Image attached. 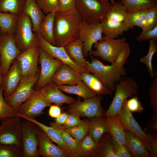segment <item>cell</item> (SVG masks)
<instances>
[{
    "instance_id": "obj_1",
    "label": "cell",
    "mask_w": 157,
    "mask_h": 157,
    "mask_svg": "<svg viewBox=\"0 0 157 157\" xmlns=\"http://www.w3.org/2000/svg\"><path fill=\"white\" fill-rule=\"evenodd\" d=\"M83 22L76 8L55 13L54 20V45L64 47L79 38Z\"/></svg>"
},
{
    "instance_id": "obj_2",
    "label": "cell",
    "mask_w": 157,
    "mask_h": 157,
    "mask_svg": "<svg viewBox=\"0 0 157 157\" xmlns=\"http://www.w3.org/2000/svg\"><path fill=\"white\" fill-rule=\"evenodd\" d=\"M110 65L104 64L98 57L92 56L90 62H88L86 69L98 78L112 92L115 90L116 83L126 75L124 67L119 68L114 63Z\"/></svg>"
},
{
    "instance_id": "obj_3",
    "label": "cell",
    "mask_w": 157,
    "mask_h": 157,
    "mask_svg": "<svg viewBox=\"0 0 157 157\" xmlns=\"http://www.w3.org/2000/svg\"><path fill=\"white\" fill-rule=\"evenodd\" d=\"M115 93L111 103L104 114L105 117L119 114L125 100L128 97L136 96L139 88L137 82L132 77H122L115 85Z\"/></svg>"
},
{
    "instance_id": "obj_4",
    "label": "cell",
    "mask_w": 157,
    "mask_h": 157,
    "mask_svg": "<svg viewBox=\"0 0 157 157\" xmlns=\"http://www.w3.org/2000/svg\"><path fill=\"white\" fill-rule=\"evenodd\" d=\"M14 38L17 48L22 52L38 45L37 37L33 30L31 19L23 12L17 14Z\"/></svg>"
},
{
    "instance_id": "obj_5",
    "label": "cell",
    "mask_w": 157,
    "mask_h": 157,
    "mask_svg": "<svg viewBox=\"0 0 157 157\" xmlns=\"http://www.w3.org/2000/svg\"><path fill=\"white\" fill-rule=\"evenodd\" d=\"M75 4L83 20L88 23H100L110 8V3L105 4L99 0H75Z\"/></svg>"
},
{
    "instance_id": "obj_6",
    "label": "cell",
    "mask_w": 157,
    "mask_h": 157,
    "mask_svg": "<svg viewBox=\"0 0 157 157\" xmlns=\"http://www.w3.org/2000/svg\"><path fill=\"white\" fill-rule=\"evenodd\" d=\"M21 118L16 115L2 119L0 123V144L22 149Z\"/></svg>"
},
{
    "instance_id": "obj_7",
    "label": "cell",
    "mask_w": 157,
    "mask_h": 157,
    "mask_svg": "<svg viewBox=\"0 0 157 157\" xmlns=\"http://www.w3.org/2000/svg\"><path fill=\"white\" fill-rule=\"evenodd\" d=\"M126 41L124 37L116 39L104 36L102 40L94 44L93 47L95 50H92L90 55L113 63Z\"/></svg>"
},
{
    "instance_id": "obj_8",
    "label": "cell",
    "mask_w": 157,
    "mask_h": 157,
    "mask_svg": "<svg viewBox=\"0 0 157 157\" xmlns=\"http://www.w3.org/2000/svg\"><path fill=\"white\" fill-rule=\"evenodd\" d=\"M40 72L34 74L23 76L15 92L11 95L5 98L9 106L17 111L21 104L35 90L34 87L39 79Z\"/></svg>"
},
{
    "instance_id": "obj_9",
    "label": "cell",
    "mask_w": 157,
    "mask_h": 157,
    "mask_svg": "<svg viewBox=\"0 0 157 157\" xmlns=\"http://www.w3.org/2000/svg\"><path fill=\"white\" fill-rule=\"evenodd\" d=\"M22 52L16 45L14 34L1 33L0 37V53L1 59V70L3 76L6 74L13 61Z\"/></svg>"
},
{
    "instance_id": "obj_10",
    "label": "cell",
    "mask_w": 157,
    "mask_h": 157,
    "mask_svg": "<svg viewBox=\"0 0 157 157\" xmlns=\"http://www.w3.org/2000/svg\"><path fill=\"white\" fill-rule=\"evenodd\" d=\"M40 89L35 90L31 95L19 106L17 112L27 117L35 119L42 114L44 109L50 106Z\"/></svg>"
},
{
    "instance_id": "obj_11",
    "label": "cell",
    "mask_w": 157,
    "mask_h": 157,
    "mask_svg": "<svg viewBox=\"0 0 157 157\" xmlns=\"http://www.w3.org/2000/svg\"><path fill=\"white\" fill-rule=\"evenodd\" d=\"M102 96L92 99L84 100L83 101H76L69 107L67 112L76 115L80 117L92 118L101 117L104 115L101 106Z\"/></svg>"
},
{
    "instance_id": "obj_12",
    "label": "cell",
    "mask_w": 157,
    "mask_h": 157,
    "mask_svg": "<svg viewBox=\"0 0 157 157\" xmlns=\"http://www.w3.org/2000/svg\"><path fill=\"white\" fill-rule=\"evenodd\" d=\"M100 23H88L83 21L79 34V38L83 43V52L87 57L92 50L94 44L103 39Z\"/></svg>"
},
{
    "instance_id": "obj_13",
    "label": "cell",
    "mask_w": 157,
    "mask_h": 157,
    "mask_svg": "<svg viewBox=\"0 0 157 157\" xmlns=\"http://www.w3.org/2000/svg\"><path fill=\"white\" fill-rule=\"evenodd\" d=\"M39 62L41 69L35 90L40 89L47 83L51 82L55 73L63 63L61 60L50 56L40 48Z\"/></svg>"
},
{
    "instance_id": "obj_14",
    "label": "cell",
    "mask_w": 157,
    "mask_h": 157,
    "mask_svg": "<svg viewBox=\"0 0 157 157\" xmlns=\"http://www.w3.org/2000/svg\"><path fill=\"white\" fill-rule=\"evenodd\" d=\"M21 125L22 157H39L35 124L26 120L21 122Z\"/></svg>"
},
{
    "instance_id": "obj_15",
    "label": "cell",
    "mask_w": 157,
    "mask_h": 157,
    "mask_svg": "<svg viewBox=\"0 0 157 157\" xmlns=\"http://www.w3.org/2000/svg\"><path fill=\"white\" fill-rule=\"evenodd\" d=\"M35 33L40 48L49 56L69 65L80 74L85 72H90L86 69L75 63L69 56L64 47L53 45L44 40L40 34Z\"/></svg>"
},
{
    "instance_id": "obj_16",
    "label": "cell",
    "mask_w": 157,
    "mask_h": 157,
    "mask_svg": "<svg viewBox=\"0 0 157 157\" xmlns=\"http://www.w3.org/2000/svg\"><path fill=\"white\" fill-rule=\"evenodd\" d=\"M35 126L38 139V153L39 156L70 157L66 151L54 144L45 133L38 126L35 124Z\"/></svg>"
},
{
    "instance_id": "obj_17",
    "label": "cell",
    "mask_w": 157,
    "mask_h": 157,
    "mask_svg": "<svg viewBox=\"0 0 157 157\" xmlns=\"http://www.w3.org/2000/svg\"><path fill=\"white\" fill-rule=\"evenodd\" d=\"M40 54L38 45L22 52L16 58L23 76L34 74L40 71L38 68Z\"/></svg>"
},
{
    "instance_id": "obj_18",
    "label": "cell",
    "mask_w": 157,
    "mask_h": 157,
    "mask_svg": "<svg viewBox=\"0 0 157 157\" xmlns=\"http://www.w3.org/2000/svg\"><path fill=\"white\" fill-rule=\"evenodd\" d=\"M126 100L124 101L121 111L117 115L120 122L126 130L131 132L142 141L148 150V135L142 129L133 117L132 112L127 107Z\"/></svg>"
},
{
    "instance_id": "obj_19",
    "label": "cell",
    "mask_w": 157,
    "mask_h": 157,
    "mask_svg": "<svg viewBox=\"0 0 157 157\" xmlns=\"http://www.w3.org/2000/svg\"><path fill=\"white\" fill-rule=\"evenodd\" d=\"M23 76L19 63L16 59L3 76L1 85L4 99L11 95L19 85Z\"/></svg>"
},
{
    "instance_id": "obj_20",
    "label": "cell",
    "mask_w": 157,
    "mask_h": 157,
    "mask_svg": "<svg viewBox=\"0 0 157 157\" xmlns=\"http://www.w3.org/2000/svg\"><path fill=\"white\" fill-rule=\"evenodd\" d=\"M81 81V74L64 63L56 71L51 80V82L57 86L74 85Z\"/></svg>"
},
{
    "instance_id": "obj_21",
    "label": "cell",
    "mask_w": 157,
    "mask_h": 157,
    "mask_svg": "<svg viewBox=\"0 0 157 157\" xmlns=\"http://www.w3.org/2000/svg\"><path fill=\"white\" fill-rule=\"evenodd\" d=\"M40 90L46 100L51 104L60 106L64 104L71 105L76 101L63 93L58 86L52 82L47 83Z\"/></svg>"
},
{
    "instance_id": "obj_22",
    "label": "cell",
    "mask_w": 157,
    "mask_h": 157,
    "mask_svg": "<svg viewBox=\"0 0 157 157\" xmlns=\"http://www.w3.org/2000/svg\"><path fill=\"white\" fill-rule=\"evenodd\" d=\"M16 115L36 124L45 133L53 142L55 143L58 147L66 151L70 157H72V153L69 148L64 141L57 130L50 126H47L42 124L35 119L29 118L17 113Z\"/></svg>"
},
{
    "instance_id": "obj_23",
    "label": "cell",
    "mask_w": 157,
    "mask_h": 157,
    "mask_svg": "<svg viewBox=\"0 0 157 157\" xmlns=\"http://www.w3.org/2000/svg\"><path fill=\"white\" fill-rule=\"evenodd\" d=\"M23 12L30 18L33 31L39 34L40 26L45 16L37 3L36 0H26Z\"/></svg>"
},
{
    "instance_id": "obj_24",
    "label": "cell",
    "mask_w": 157,
    "mask_h": 157,
    "mask_svg": "<svg viewBox=\"0 0 157 157\" xmlns=\"http://www.w3.org/2000/svg\"><path fill=\"white\" fill-rule=\"evenodd\" d=\"M64 47L69 56L75 63L86 69L88 61L84 56L83 43L80 38L69 43Z\"/></svg>"
},
{
    "instance_id": "obj_25",
    "label": "cell",
    "mask_w": 157,
    "mask_h": 157,
    "mask_svg": "<svg viewBox=\"0 0 157 157\" xmlns=\"http://www.w3.org/2000/svg\"><path fill=\"white\" fill-rule=\"evenodd\" d=\"M126 138L125 146L132 157H151L146 146L140 138L126 130Z\"/></svg>"
},
{
    "instance_id": "obj_26",
    "label": "cell",
    "mask_w": 157,
    "mask_h": 157,
    "mask_svg": "<svg viewBox=\"0 0 157 157\" xmlns=\"http://www.w3.org/2000/svg\"><path fill=\"white\" fill-rule=\"evenodd\" d=\"M109 128V132L112 139L118 143L125 146L126 130L120 122L118 115L106 117Z\"/></svg>"
},
{
    "instance_id": "obj_27",
    "label": "cell",
    "mask_w": 157,
    "mask_h": 157,
    "mask_svg": "<svg viewBox=\"0 0 157 157\" xmlns=\"http://www.w3.org/2000/svg\"><path fill=\"white\" fill-rule=\"evenodd\" d=\"M82 81L97 96L111 94L112 92L105 86L101 81L93 74L88 72L81 74Z\"/></svg>"
},
{
    "instance_id": "obj_28",
    "label": "cell",
    "mask_w": 157,
    "mask_h": 157,
    "mask_svg": "<svg viewBox=\"0 0 157 157\" xmlns=\"http://www.w3.org/2000/svg\"><path fill=\"white\" fill-rule=\"evenodd\" d=\"M102 33L105 36L115 39L122 35L130 28L126 26L123 22H119L106 18L101 22Z\"/></svg>"
},
{
    "instance_id": "obj_29",
    "label": "cell",
    "mask_w": 157,
    "mask_h": 157,
    "mask_svg": "<svg viewBox=\"0 0 157 157\" xmlns=\"http://www.w3.org/2000/svg\"><path fill=\"white\" fill-rule=\"evenodd\" d=\"M89 122L88 135L96 141H99L105 133L109 132L108 125L106 117H94L91 118Z\"/></svg>"
},
{
    "instance_id": "obj_30",
    "label": "cell",
    "mask_w": 157,
    "mask_h": 157,
    "mask_svg": "<svg viewBox=\"0 0 157 157\" xmlns=\"http://www.w3.org/2000/svg\"><path fill=\"white\" fill-rule=\"evenodd\" d=\"M93 140L87 135L79 142L78 147V155L85 156L97 155L100 151L103 144Z\"/></svg>"
},
{
    "instance_id": "obj_31",
    "label": "cell",
    "mask_w": 157,
    "mask_h": 157,
    "mask_svg": "<svg viewBox=\"0 0 157 157\" xmlns=\"http://www.w3.org/2000/svg\"><path fill=\"white\" fill-rule=\"evenodd\" d=\"M62 92L76 95L82 98L84 100L97 97V96L89 89L82 81L73 85H63L58 86Z\"/></svg>"
},
{
    "instance_id": "obj_32",
    "label": "cell",
    "mask_w": 157,
    "mask_h": 157,
    "mask_svg": "<svg viewBox=\"0 0 157 157\" xmlns=\"http://www.w3.org/2000/svg\"><path fill=\"white\" fill-rule=\"evenodd\" d=\"M55 13L47 14L40 27L39 34L49 43L54 45V20Z\"/></svg>"
},
{
    "instance_id": "obj_33",
    "label": "cell",
    "mask_w": 157,
    "mask_h": 157,
    "mask_svg": "<svg viewBox=\"0 0 157 157\" xmlns=\"http://www.w3.org/2000/svg\"><path fill=\"white\" fill-rule=\"evenodd\" d=\"M110 4V9L106 14V18L123 22L128 13L125 6L119 1L117 2L111 0Z\"/></svg>"
},
{
    "instance_id": "obj_34",
    "label": "cell",
    "mask_w": 157,
    "mask_h": 157,
    "mask_svg": "<svg viewBox=\"0 0 157 157\" xmlns=\"http://www.w3.org/2000/svg\"><path fill=\"white\" fill-rule=\"evenodd\" d=\"M147 10V9H145L128 12L123 23L129 28L138 26L142 29L144 26Z\"/></svg>"
},
{
    "instance_id": "obj_35",
    "label": "cell",
    "mask_w": 157,
    "mask_h": 157,
    "mask_svg": "<svg viewBox=\"0 0 157 157\" xmlns=\"http://www.w3.org/2000/svg\"><path fill=\"white\" fill-rule=\"evenodd\" d=\"M50 125L59 132L63 140L69 148L72 153V157L78 156L79 143L76 141L66 131L62 125L57 124L53 122H51Z\"/></svg>"
},
{
    "instance_id": "obj_36",
    "label": "cell",
    "mask_w": 157,
    "mask_h": 157,
    "mask_svg": "<svg viewBox=\"0 0 157 157\" xmlns=\"http://www.w3.org/2000/svg\"><path fill=\"white\" fill-rule=\"evenodd\" d=\"M17 14L0 11V31L1 33H14Z\"/></svg>"
},
{
    "instance_id": "obj_37",
    "label": "cell",
    "mask_w": 157,
    "mask_h": 157,
    "mask_svg": "<svg viewBox=\"0 0 157 157\" xmlns=\"http://www.w3.org/2000/svg\"><path fill=\"white\" fill-rule=\"evenodd\" d=\"M128 12L147 9L157 6L156 0H120Z\"/></svg>"
},
{
    "instance_id": "obj_38",
    "label": "cell",
    "mask_w": 157,
    "mask_h": 157,
    "mask_svg": "<svg viewBox=\"0 0 157 157\" xmlns=\"http://www.w3.org/2000/svg\"><path fill=\"white\" fill-rule=\"evenodd\" d=\"M26 0H0V11L17 14L23 12Z\"/></svg>"
},
{
    "instance_id": "obj_39",
    "label": "cell",
    "mask_w": 157,
    "mask_h": 157,
    "mask_svg": "<svg viewBox=\"0 0 157 157\" xmlns=\"http://www.w3.org/2000/svg\"><path fill=\"white\" fill-rule=\"evenodd\" d=\"M89 121L85 122L76 126L65 129L68 133L77 142H79L88 135L89 128Z\"/></svg>"
},
{
    "instance_id": "obj_40",
    "label": "cell",
    "mask_w": 157,
    "mask_h": 157,
    "mask_svg": "<svg viewBox=\"0 0 157 157\" xmlns=\"http://www.w3.org/2000/svg\"><path fill=\"white\" fill-rule=\"evenodd\" d=\"M156 41L150 40L149 50L147 54L140 59V61L144 64L147 68L150 76L154 77L155 72L154 71L152 60L154 54L157 52V44Z\"/></svg>"
},
{
    "instance_id": "obj_41",
    "label": "cell",
    "mask_w": 157,
    "mask_h": 157,
    "mask_svg": "<svg viewBox=\"0 0 157 157\" xmlns=\"http://www.w3.org/2000/svg\"><path fill=\"white\" fill-rule=\"evenodd\" d=\"M157 25V6L147 9L145 24L142 32L151 29Z\"/></svg>"
},
{
    "instance_id": "obj_42",
    "label": "cell",
    "mask_w": 157,
    "mask_h": 157,
    "mask_svg": "<svg viewBox=\"0 0 157 157\" xmlns=\"http://www.w3.org/2000/svg\"><path fill=\"white\" fill-rule=\"evenodd\" d=\"M0 85V118L3 119L16 115L17 111L6 102L3 94L2 85L1 84Z\"/></svg>"
},
{
    "instance_id": "obj_43",
    "label": "cell",
    "mask_w": 157,
    "mask_h": 157,
    "mask_svg": "<svg viewBox=\"0 0 157 157\" xmlns=\"http://www.w3.org/2000/svg\"><path fill=\"white\" fill-rule=\"evenodd\" d=\"M154 79L149 91L151 106L154 115L153 117H157V71H154Z\"/></svg>"
},
{
    "instance_id": "obj_44",
    "label": "cell",
    "mask_w": 157,
    "mask_h": 157,
    "mask_svg": "<svg viewBox=\"0 0 157 157\" xmlns=\"http://www.w3.org/2000/svg\"><path fill=\"white\" fill-rule=\"evenodd\" d=\"M38 6L44 13L58 11V0H36Z\"/></svg>"
},
{
    "instance_id": "obj_45",
    "label": "cell",
    "mask_w": 157,
    "mask_h": 157,
    "mask_svg": "<svg viewBox=\"0 0 157 157\" xmlns=\"http://www.w3.org/2000/svg\"><path fill=\"white\" fill-rule=\"evenodd\" d=\"M22 157V149L20 148L0 144V157Z\"/></svg>"
},
{
    "instance_id": "obj_46",
    "label": "cell",
    "mask_w": 157,
    "mask_h": 157,
    "mask_svg": "<svg viewBox=\"0 0 157 157\" xmlns=\"http://www.w3.org/2000/svg\"><path fill=\"white\" fill-rule=\"evenodd\" d=\"M130 48L128 43L126 42L117 56L114 62L118 67L122 68L126 62L130 54Z\"/></svg>"
},
{
    "instance_id": "obj_47",
    "label": "cell",
    "mask_w": 157,
    "mask_h": 157,
    "mask_svg": "<svg viewBox=\"0 0 157 157\" xmlns=\"http://www.w3.org/2000/svg\"><path fill=\"white\" fill-rule=\"evenodd\" d=\"M126 106L131 112L142 113L144 108L141 102L139 101L136 96L132 97L130 99H127L126 101Z\"/></svg>"
},
{
    "instance_id": "obj_48",
    "label": "cell",
    "mask_w": 157,
    "mask_h": 157,
    "mask_svg": "<svg viewBox=\"0 0 157 157\" xmlns=\"http://www.w3.org/2000/svg\"><path fill=\"white\" fill-rule=\"evenodd\" d=\"M114 151L116 157H132L124 145L120 144L111 139Z\"/></svg>"
},
{
    "instance_id": "obj_49",
    "label": "cell",
    "mask_w": 157,
    "mask_h": 157,
    "mask_svg": "<svg viewBox=\"0 0 157 157\" xmlns=\"http://www.w3.org/2000/svg\"><path fill=\"white\" fill-rule=\"evenodd\" d=\"M149 40H153L157 41V25L151 29L142 32L136 38V41L138 42Z\"/></svg>"
},
{
    "instance_id": "obj_50",
    "label": "cell",
    "mask_w": 157,
    "mask_h": 157,
    "mask_svg": "<svg viewBox=\"0 0 157 157\" xmlns=\"http://www.w3.org/2000/svg\"><path fill=\"white\" fill-rule=\"evenodd\" d=\"M109 137L107 140L104 143L101 148L100 156L104 157H116L112 142V138Z\"/></svg>"
},
{
    "instance_id": "obj_51",
    "label": "cell",
    "mask_w": 157,
    "mask_h": 157,
    "mask_svg": "<svg viewBox=\"0 0 157 157\" xmlns=\"http://www.w3.org/2000/svg\"><path fill=\"white\" fill-rule=\"evenodd\" d=\"M148 151L151 157H156L157 156V137L155 134L148 133Z\"/></svg>"
},
{
    "instance_id": "obj_52",
    "label": "cell",
    "mask_w": 157,
    "mask_h": 157,
    "mask_svg": "<svg viewBox=\"0 0 157 157\" xmlns=\"http://www.w3.org/2000/svg\"><path fill=\"white\" fill-rule=\"evenodd\" d=\"M79 116L74 114L70 113L65 123L63 125L65 129L71 128L83 123L85 121L81 120Z\"/></svg>"
},
{
    "instance_id": "obj_53",
    "label": "cell",
    "mask_w": 157,
    "mask_h": 157,
    "mask_svg": "<svg viewBox=\"0 0 157 157\" xmlns=\"http://www.w3.org/2000/svg\"><path fill=\"white\" fill-rule=\"evenodd\" d=\"M58 11H67L76 8L75 0H58Z\"/></svg>"
},
{
    "instance_id": "obj_54",
    "label": "cell",
    "mask_w": 157,
    "mask_h": 157,
    "mask_svg": "<svg viewBox=\"0 0 157 157\" xmlns=\"http://www.w3.org/2000/svg\"><path fill=\"white\" fill-rule=\"evenodd\" d=\"M61 112L60 106L56 105L50 106L49 114L51 117L56 118L61 114Z\"/></svg>"
},
{
    "instance_id": "obj_55",
    "label": "cell",
    "mask_w": 157,
    "mask_h": 157,
    "mask_svg": "<svg viewBox=\"0 0 157 157\" xmlns=\"http://www.w3.org/2000/svg\"><path fill=\"white\" fill-rule=\"evenodd\" d=\"M69 114L66 113H61L59 116L55 118L54 122L58 124L63 125L65 123Z\"/></svg>"
},
{
    "instance_id": "obj_56",
    "label": "cell",
    "mask_w": 157,
    "mask_h": 157,
    "mask_svg": "<svg viewBox=\"0 0 157 157\" xmlns=\"http://www.w3.org/2000/svg\"><path fill=\"white\" fill-rule=\"evenodd\" d=\"M102 3L105 4H108L110 3L109 0H99Z\"/></svg>"
},
{
    "instance_id": "obj_57",
    "label": "cell",
    "mask_w": 157,
    "mask_h": 157,
    "mask_svg": "<svg viewBox=\"0 0 157 157\" xmlns=\"http://www.w3.org/2000/svg\"><path fill=\"white\" fill-rule=\"evenodd\" d=\"M3 76L2 75L1 71L0 69V85H1L2 83Z\"/></svg>"
},
{
    "instance_id": "obj_58",
    "label": "cell",
    "mask_w": 157,
    "mask_h": 157,
    "mask_svg": "<svg viewBox=\"0 0 157 157\" xmlns=\"http://www.w3.org/2000/svg\"><path fill=\"white\" fill-rule=\"evenodd\" d=\"M1 54L0 53V69H1Z\"/></svg>"
},
{
    "instance_id": "obj_59",
    "label": "cell",
    "mask_w": 157,
    "mask_h": 157,
    "mask_svg": "<svg viewBox=\"0 0 157 157\" xmlns=\"http://www.w3.org/2000/svg\"><path fill=\"white\" fill-rule=\"evenodd\" d=\"M2 119V118H0V123Z\"/></svg>"
},
{
    "instance_id": "obj_60",
    "label": "cell",
    "mask_w": 157,
    "mask_h": 157,
    "mask_svg": "<svg viewBox=\"0 0 157 157\" xmlns=\"http://www.w3.org/2000/svg\"><path fill=\"white\" fill-rule=\"evenodd\" d=\"M1 31H0V37L1 35Z\"/></svg>"
}]
</instances>
